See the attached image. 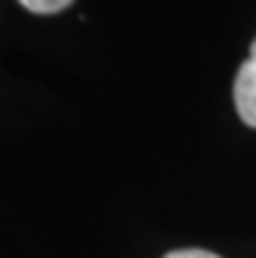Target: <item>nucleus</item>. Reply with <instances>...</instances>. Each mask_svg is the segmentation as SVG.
<instances>
[{"instance_id":"obj_3","label":"nucleus","mask_w":256,"mask_h":258,"mask_svg":"<svg viewBox=\"0 0 256 258\" xmlns=\"http://www.w3.org/2000/svg\"><path fill=\"white\" fill-rule=\"evenodd\" d=\"M165 258H220V255L212 250H201V248H183V250L165 253Z\"/></svg>"},{"instance_id":"obj_2","label":"nucleus","mask_w":256,"mask_h":258,"mask_svg":"<svg viewBox=\"0 0 256 258\" xmlns=\"http://www.w3.org/2000/svg\"><path fill=\"white\" fill-rule=\"evenodd\" d=\"M19 3L32 11V13H39V16H50V13H60L66 11L73 0H19Z\"/></svg>"},{"instance_id":"obj_1","label":"nucleus","mask_w":256,"mask_h":258,"mask_svg":"<svg viewBox=\"0 0 256 258\" xmlns=\"http://www.w3.org/2000/svg\"><path fill=\"white\" fill-rule=\"evenodd\" d=\"M235 112L248 128H256V37L248 47V57L240 63L233 84Z\"/></svg>"}]
</instances>
